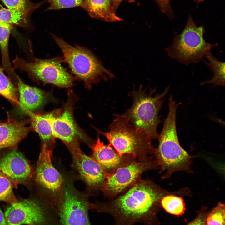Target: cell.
Returning <instances> with one entry per match:
<instances>
[{
  "mask_svg": "<svg viewBox=\"0 0 225 225\" xmlns=\"http://www.w3.org/2000/svg\"><path fill=\"white\" fill-rule=\"evenodd\" d=\"M13 69L25 71L32 79L45 83H49L62 88L72 86V77L61 64L58 58L48 59L35 58L28 61L17 55L12 61Z\"/></svg>",
  "mask_w": 225,
  "mask_h": 225,
  "instance_id": "cell-9",
  "label": "cell"
},
{
  "mask_svg": "<svg viewBox=\"0 0 225 225\" xmlns=\"http://www.w3.org/2000/svg\"><path fill=\"white\" fill-rule=\"evenodd\" d=\"M0 170L14 184H25L30 180L32 170L23 155L14 149L0 160Z\"/></svg>",
  "mask_w": 225,
  "mask_h": 225,
  "instance_id": "cell-14",
  "label": "cell"
},
{
  "mask_svg": "<svg viewBox=\"0 0 225 225\" xmlns=\"http://www.w3.org/2000/svg\"><path fill=\"white\" fill-rule=\"evenodd\" d=\"M30 120L18 121L8 118L0 121V150L17 145L32 129L28 126Z\"/></svg>",
  "mask_w": 225,
  "mask_h": 225,
  "instance_id": "cell-16",
  "label": "cell"
},
{
  "mask_svg": "<svg viewBox=\"0 0 225 225\" xmlns=\"http://www.w3.org/2000/svg\"><path fill=\"white\" fill-rule=\"evenodd\" d=\"M123 1H127L129 3H133L135 1V0H113V9L115 13L120 3Z\"/></svg>",
  "mask_w": 225,
  "mask_h": 225,
  "instance_id": "cell-31",
  "label": "cell"
},
{
  "mask_svg": "<svg viewBox=\"0 0 225 225\" xmlns=\"http://www.w3.org/2000/svg\"><path fill=\"white\" fill-rule=\"evenodd\" d=\"M58 214L62 225H91L88 216L90 203L85 196L66 187Z\"/></svg>",
  "mask_w": 225,
  "mask_h": 225,
  "instance_id": "cell-12",
  "label": "cell"
},
{
  "mask_svg": "<svg viewBox=\"0 0 225 225\" xmlns=\"http://www.w3.org/2000/svg\"><path fill=\"white\" fill-rule=\"evenodd\" d=\"M52 37L73 74L84 82L86 88L90 89L92 84L102 80L108 81L115 78L113 73L89 50L78 46H72L55 35Z\"/></svg>",
  "mask_w": 225,
  "mask_h": 225,
  "instance_id": "cell-6",
  "label": "cell"
},
{
  "mask_svg": "<svg viewBox=\"0 0 225 225\" xmlns=\"http://www.w3.org/2000/svg\"><path fill=\"white\" fill-rule=\"evenodd\" d=\"M116 118L104 132L96 129L103 135L120 156L128 155L138 160H142L150 155L153 156L156 148L151 139L142 131L133 126L124 113L115 114Z\"/></svg>",
  "mask_w": 225,
  "mask_h": 225,
  "instance_id": "cell-3",
  "label": "cell"
},
{
  "mask_svg": "<svg viewBox=\"0 0 225 225\" xmlns=\"http://www.w3.org/2000/svg\"><path fill=\"white\" fill-rule=\"evenodd\" d=\"M29 10L20 12L1 8L0 9V22L12 25L25 26L28 22L27 17Z\"/></svg>",
  "mask_w": 225,
  "mask_h": 225,
  "instance_id": "cell-24",
  "label": "cell"
},
{
  "mask_svg": "<svg viewBox=\"0 0 225 225\" xmlns=\"http://www.w3.org/2000/svg\"><path fill=\"white\" fill-rule=\"evenodd\" d=\"M25 112L30 117L32 129L39 135L42 145L52 149L55 138L53 135L51 119L52 112L43 114L25 111Z\"/></svg>",
  "mask_w": 225,
  "mask_h": 225,
  "instance_id": "cell-18",
  "label": "cell"
},
{
  "mask_svg": "<svg viewBox=\"0 0 225 225\" xmlns=\"http://www.w3.org/2000/svg\"><path fill=\"white\" fill-rule=\"evenodd\" d=\"M83 8L93 18L108 22L123 20L113 11V0H84Z\"/></svg>",
  "mask_w": 225,
  "mask_h": 225,
  "instance_id": "cell-19",
  "label": "cell"
},
{
  "mask_svg": "<svg viewBox=\"0 0 225 225\" xmlns=\"http://www.w3.org/2000/svg\"><path fill=\"white\" fill-rule=\"evenodd\" d=\"M209 212L205 208H203L199 212L196 218L187 225H207L206 218Z\"/></svg>",
  "mask_w": 225,
  "mask_h": 225,
  "instance_id": "cell-30",
  "label": "cell"
},
{
  "mask_svg": "<svg viewBox=\"0 0 225 225\" xmlns=\"http://www.w3.org/2000/svg\"><path fill=\"white\" fill-rule=\"evenodd\" d=\"M205 32L203 26L198 27L189 15L182 32L180 34L174 32L172 44L165 49L168 56L185 65L203 60L218 45L207 42L203 37Z\"/></svg>",
  "mask_w": 225,
  "mask_h": 225,
  "instance_id": "cell-5",
  "label": "cell"
},
{
  "mask_svg": "<svg viewBox=\"0 0 225 225\" xmlns=\"http://www.w3.org/2000/svg\"><path fill=\"white\" fill-rule=\"evenodd\" d=\"M52 149L42 145L36 166L35 180L39 185L52 195V206L58 211L62 202L58 194L62 189L63 179L52 163Z\"/></svg>",
  "mask_w": 225,
  "mask_h": 225,
  "instance_id": "cell-11",
  "label": "cell"
},
{
  "mask_svg": "<svg viewBox=\"0 0 225 225\" xmlns=\"http://www.w3.org/2000/svg\"><path fill=\"white\" fill-rule=\"evenodd\" d=\"M0 225H8L6 221L5 215L0 208Z\"/></svg>",
  "mask_w": 225,
  "mask_h": 225,
  "instance_id": "cell-32",
  "label": "cell"
},
{
  "mask_svg": "<svg viewBox=\"0 0 225 225\" xmlns=\"http://www.w3.org/2000/svg\"><path fill=\"white\" fill-rule=\"evenodd\" d=\"M169 192L152 181L141 179L126 191L108 201L91 203L90 209L110 215L114 225H159L158 218L165 196Z\"/></svg>",
  "mask_w": 225,
  "mask_h": 225,
  "instance_id": "cell-1",
  "label": "cell"
},
{
  "mask_svg": "<svg viewBox=\"0 0 225 225\" xmlns=\"http://www.w3.org/2000/svg\"><path fill=\"white\" fill-rule=\"evenodd\" d=\"M73 164L81 179L91 191H102L108 174L91 156L85 154L81 149L70 151Z\"/></svg>",
  "mask_w": 225,
  "mask_h": 225,
  "instance_id": "cell-13",
  "label": "cell"
},
{
  "mask_svg": "<svg viewBox=\"0 0 225 225\" xmlns=\"http://www.w3.org/2000/svg\"><path fill=\"white\" fill-rule=\"evenodd\" d=\"M10 205L4 215L8 225H62L57 211L45 201L27 199Z\"/></svg>",
  "mask_w": 225,
  "mask_h": 225,
  "instance_id": "cell-8",
  "label": "cell"
},
{
  "mask_svg": "<svg viewBox=\"0 0 225 225\" xmlns=\"http://www.w3.org/2000/svg\"><path fill=\"white\" fill-rule=\"evenodd\" d=\"M16 82L19 94V107L24 111L34 112L48 101L49 96L44 91L27 84L18 75Z\"/></svg>",
  "mask_w": 225,
  "mask_h": 225,
  "instance_id": "cell-17",
  "label": "cell"
},
{
  "mask_svg": "<svg viewBox=\"0 0 225 225\" xmlns=\"http://www.w3.org/2000/svg\"><path fill=\"white\" fill-rule=\"evenodd\" d=\"M50 6L48 10H58L84 6V0H48Z\"/></svg>",
  "mask_w": 225,
  "mask_h": 225,
  "instance_id": "cell-27",
  "label": "cell"
},
{
  "mask_svg": "<svg viewBox=\"0 0 225 225\" xmlns=\"http://www.w3.org/2000/svg\"><path fill=\"white\" fill-rule=\"evenodd\" d=\"M90 148L92 151L90 156L108 173H112L118 168L136 160L128 155L121 157L111 146L102 142L98 136Z\"/></svg>",
  "mask_w": 225,
  "mask_h": 225,
  "instance_id": "cell-15",
  "label": "cell"
},
{
  "mask_svg": "<svg viewBox=\"0 0 225 225\" xmlns=\"http://www.w3.org/2000/svg\"><path fill=\"white\" fill-rule=\"evenodd\" d=\"M160 10L171 20L174 18V14L171 6L170 0H155Z\"/></svg>",
  "mask_w": 225,
  "mask_h": 225,
  "instance_id": "cell-29",
  "label": "cell"
},
{
  "mask_svg": "<svg viewBox=\"0 0 225 225\" xmlns=\"http://www.w3.org/2000/svg\"><path fill=\"white\" fill-rule=\"evenodd\" d=\"M8 9L17 11L23 12L28 9L26 0H1Z\"/></svg>",
  "mask_w": 225,
  "mask_h": 225,
  "instance_id": "cell-28",
  "label": "cell"
},
{
  "mask_svg": "<svg viewBox=\"0 0 225 225\" xmlns=\"http://www.w3.org/2000/svg\"><path fill=\"white\" fill-rule=\"evenodd\" d=\"M206 58L208 62H204L212 71L213 76L211 79L201 82L200 85L212 84L213 87L224 86L225 85V62L218 60L211 53Z\"/></svg>",
  "mask_w": 225,
  "mask_h": 225,
  "instance_id": "cell-21",
  "label": "cell"
},
{
  "mask_svg": "<svg viewBox=\"0 0 225 225\" xmlns=\"http://www.w3.org/2000/svg\"><path fill=\"white\" fill-rule=\"evenodd\" d=\"M180 104L177 103L170 96L168 115L158 134L159 144L153 156L160 172L163 173V178H169L177 172H192V158L181 146L177 132L176 112Z\"/></svg>",
  "mask_w": 225,
  "mask_h": 225,
  "instance_id": "cell-2",
  "label": "cell"
},
{
  "mask_svg": "<svg viewBox=\"0 0 225 225\" xmlns=\"http://www.w3.org/2000/svg\"><path fill=\"white\" fill-rule=\"evenodd\" d=\"M153 156L141 160H135L108 173L102 190L105 198L110 200L129 189L141 179L142 174L150 170L159 169Z\"/></svg>",
  "mask_w": 225,
  "mask_h": 225,
  "instance_id": "cell-10",
  "label": "cell"
},
{
  "mask_svg": "<svg viewBox=\"0 0 225 225\" xmlns=\"http://www.w3.org/2000/svg\"><path fill=\"white\" fill-rule=\"evenodd\" d=\"M169 88L170 85L162 93L154 94L156 88L148 91L141 85L138 90L134 89L129 93L133 102L124 114L133 126L143 131L151 139H158L157 128L161 122L159 113L163 103V99Z\"/></svg>",
  "mask_w": 225,
  "mask_h": 225,
  "instance_id": "cell-4",
  "label": "cell"
},
{
  "mask_svg": "<svg viewBox=\"0 0 225 225\" xmlns=\"http://www.w3.org/2000/svg\"><path fill=\"white\" fill-rule=\"evenodd\" d=\"M77 99L72 91L69 92L67 102L62 108L52 111L51 119L53 136L62 141L70 151L80 149L81 142L85 143L90 147L95 142L74 119L73 109Z\"/></svg>",
  "mask_w": 225,
  "mask_h": 225,
  "instance_id": "cell-7",
  "label": "cell"
},
{
  "mask_svg": "<svg viewBox=\"0 0 225 225\" xmlns=\"http://www.w3.org/2000/svg\"><path fill=\"white\" fill-rule=\"evenodd\" d=\"M197 4H198L200 2H203L204 0H193Z\"/></svg>",
  "mask_w": 225,
  "mask_h": 225,
  "instance_id": "cell-33",
  "label": "cell"
},
{
  "mask_svg": "<svg viewBox=\"0 0 225 225\" xmlns=\"http://www.w3.org/2000/svg\"><path fill=\"white\" fill-rule=\"evenodd\" d=\"M12 25L0 22V49L2 68L10 77L17 79V75L13 70L8 52V42Z\"/></svg>",
  "mask_w": 225,
  "mask_h": 225,
  "instance_id": "cell-20",
  "label": "cell"
},
{
  "mask_svg": "<svg viewBox=\"0 0 225 225\" xmlns=\"http://www.w3.org/2000/svg\"><path fill=\"white\" fill-rule=\"evenodd\" d=\"M176 194L164 196L161 201V207L167 212L174 215H182L185 210V205L182 198Z\"/></svg>",
  "mask_w": 225,
  "mask_h": 225,
  "instance_id": "cell-23",
  "label": "cell"
},
{
  "mask_svg": "<svg viewBox=\"0 0 225 225\" xmlns=\"http://www.w3.org/2000/svg\"><path fill=\"white\" fill-rule=\"evenodd\" d=\"M2 67H0V95L12 104L19 107V94L17 88L11 80L4 73Z\"/></svg>",
  "mask_w": 225,
  "mask_h": 225,
  "instance_id": "cell-22",
  "label": "cell"
},
{
  "mask_svg": "<svg viewBox=\"0 0 225 225\" xmlns=\"http://www.w3.org/2000/svg\"><path fill=\"white\" fill-rule=\"evenodd\" d=\"M225 205L221 202L208 213L206 218L207 225H225Z\"/></svg>",
  "mask_w": 225,
  "mask_h": 225,
  "instance_id": "cell-26",
  "label": "cell"
},
{
  "mask_svg": "<svg viewBox=\"0 0 225 225\" xmlns=\"http://www.w3.org/2000/svg\"><path fill=\"white\" fill-rule=\"evenodd\" d=\"M13 183L0 170V201L10 205L18 202L14 194Z\"/></svg>",
  "mask_w": 225,
  "mask_h": 225,
  "instance_id": "cell-25",
  "label": "cell"
}]
</instances>
